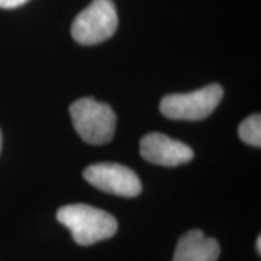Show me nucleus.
I'll return each instance as SVG.
<instances>
[{
  "instance_id": "nucleus-10",
  "label": "nucleus",
  "mask_w": 261,
  "mask_h": 261,
  "mask_svg": "<svg viewBox=\"0 0 261 261\" xmlns=\"http://www.w3.org/2000/svg\"><path fill=\"white\" fill-rule=\"evenodd\" d=\"M257 252H258V254H261V237H258V238H257Z\"/></svg>"
},
{
  "instance_id": "nucleus-11",
  "label": "nucleus",
  "mask_w": 261,
  "mask_h": 261,
  "mask_svg": "<svg viewBox=\"0 0 261 261\" xmlns=\"http://www.w3.org/2000/svg\"><path fill=\"white\" fill-rule=\"evenodd\" d=\"M2 142H3V138H2V130H0V151H2Z\"/></svg>"
},
{
  "instance_id": "nucleus-5",
  "label": "nucleus",
  "mask_w": 261,
  "mask_h": 261,
  "mask_svg": "<svg viewBox=\"0 0 261 261\" xmlns=\"http://www.w3.org/2000/svg\"><path fill=\"white\" fill-rule=\"evenodd\" d=\"M84 178L105 193L135 197L142 192L140 177L134 170L118 163H97L84 170Z\"/></svg>"
},
{
  "instance_id": "nucleus-9",
  "label": "nucleus",
  "mask_w": 261,
  "mask_h": 261,
  "mask_svg": "<svg viewBox=\"0 0 261 261\" xmlns=\"http://www.w3.org/2000/svg\"><path fill=\"white\" fill-rule=\"evenodd\" d=\"M29 0H0V8L3 9H15L22 5H25Z\"/></svg>"
},
{
  "instance_id": "nucleus-8",
  "label": "nucleus",
  "mask_w": 261,
  "mask_h": 261,
  "mask_svg": "<svg viewBox=\"0 0 261 261\" xmlns=\"http://www.w3.org/2000/svg\"><path fill=\"white\" fill-rule=\"evenodd\" d=\"M240 138L252 147H261V116L260 113H254L251 116H248L247 119H244L240 125Z\"/></svg>"
},
{
  "instance_id": "nucleus-4",
  "label": "nucleus",
  "mask_w": 261,
  "mask_h": 261,
  "mask_svg": "<svg viewBox=\"0 0 261 261\" xmlns=\"http://www.w3.org/2000/svg\"><path fill=\"white\" fill-rule=\"evenodd\" d=\"M118 29V13L112 0H93L73 22L71 35L82 45H96Z\"/></svg>"
},
{
  "instance_id": "nucleus-1",
  "label": "nucleus",
  "mask_w": 261,
  "mask_h": 261,
  "mask_svg": "<svg viewBox=\"0 0 261 261\" xmlns=\"http://www.w3.org/2000/svg\"><path fill=\"white\" fill-rule=\"evenodd\" d=\"M57 221L70 229L75 244L83 247L109 240L118 231V221L112 215L84 203L60 207Z\"/></svg>"
},
{
  "instance_id": "nucleus-6",
  "label": "nucleus",
  "mask_w": 261,
  "mask_h": 261,
  "mask_svg": "<svg viewBox=\"0 0 261 261\" xmlns=\"http://www.w3.org/2000/svg\"><path fill=\"white\" fill-rule=\"evenodd\" d=\"M140 151L142 159L164 167H177L195 157L193 149L189 145L160 132L147 134L141 140Z\"/></svg>"
},
{
  "instance_id": "nucleus-3",
  "label": "nucleus",
  "mask_w": 261,
  "mask_h": 261,
  "mask_svg": "<svg viewBox=\"0 0 261 261\" xmlns=\"http://www.w3.org/2000/svg\"><path fill=\"white\" fill-rule=\"evenodd\" d=\"M222 97L219 84H207L190 93L167 94L160 103V112L174 121H202L218 108Z\"/></svg>"
},
{
  "instance_id": "nucleus-7",
  "label": "nucleus",
  "mask_w": 261,
  "mask_h": 261,
  "mask_svg": "<svg viewBox=\"0 0 261 261\" xmlns=\"http://www.w3.org/2000/svg\"><path fill=\"white\" fill-rule=\"evenodd\" d=\"M221 247L199 229L189 231L178 240L173 261H218Z\"/></svg>"
},
{
  "instance_id": "nucleus-2",
  "label": "nucleus",
  "mask_w": 261,
  "mask_h": 261,
  "mask_svg": "<svg viewBox=\"0 0 261 261\" xmlns=\"http://www.w3.org/2000/svg\"><path fill=\"white\" fill-rule=\"evenodd\" d=\"M70 115L74 129L84 142L103 145L112 141L116 115L109 105L97 102L93 97H83L70 106Z\"/></svg>"
}]
</instances>
